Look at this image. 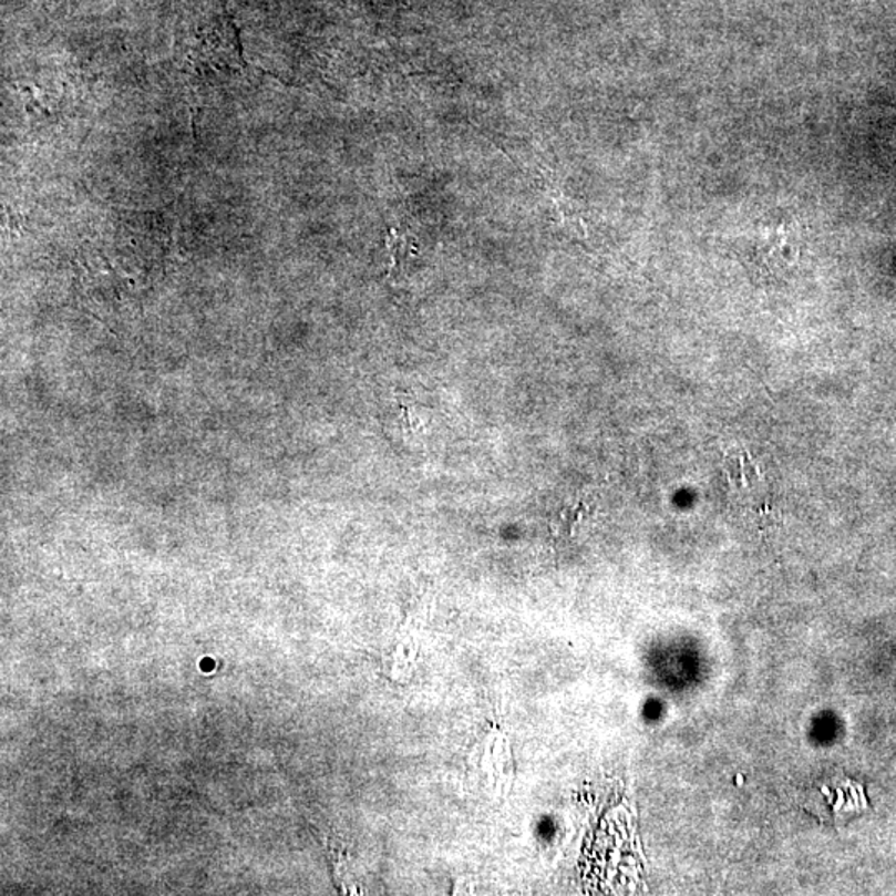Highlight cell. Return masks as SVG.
Listing matches in <instances>:
<instances>
[{
    "mask_svg": "<svg viewBox=\"0 0 896 896\" xmlns=\"http://www.w3.org/2000/svg\"><path fill=\"white\" fill-rule=\"evenodd\" d=\"M724 470L728 473L729 483L738 488H749L761 480V472L751 453L731 452L724 460Z\"/></svg>",
    "mask_w": 896,
    "mask_h": 896,
    "instance_id": "obj_1",
    "label": "cell"
}]
</instances>
